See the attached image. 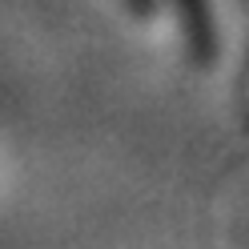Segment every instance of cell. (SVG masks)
Returning a JSON list of instances; mask_svg holds the SVG:
<instances>
[{
  "label": "cell",
  "mask_w": 249,
  "mask_h": 249,
  "mask_svg": "<svg viewBox=\"0 0 249 249\" xmlns=\"http://www.w3.org/2000/svg\"><path fill=\"white\" fill-rule=\"evenodd\" d=\"M124 8H129L137 20H149L153 12H157V0H124Z\"/></svg>",
  "instance_id": "obj_2"
},
{
  "label": "cell",
  "mask_w": 249,
  "mask_h": 249,
  "mask_svg": "<svg viewBox=\"0 0 249 249\" xmlns=\"http://www.w3.org/2000/svg\"><path fill=\"white\" fill-rule=\"evenodd\" d=\"M177 8V28L185 40V53L197 69L217 65V53H221V36H217V20L209 0H173Z\"/></svg>",
  "instance_id": "obj_1"
}]
</instances>
